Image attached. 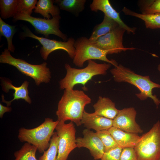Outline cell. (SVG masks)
<instances>
[{
    "mask_svg": "<svg viewBox=\"0 0 160 160\" xmlns=\"http://www.w3.org/2000/svg\"><path fill=\"white\" fill-rule=\"evenodd\" d=\"M91 101L90 98L82 90H65L56 112L57 120L61 122L70 120L77 126L81 125L85 107Z\"/></svg>",
    "mask_w": 160,
    "mask_h": 160,
    "instance_id": "cell-1",
    "label": "cell"
},
{
    "mask_svg": "<svg viewBox=\"0 0 160 160\" xmlns=\"http://www.w3.org/2000/svg\"><path fill=\"white\" fill-rule=\"evenodd\" d=\"M37 2L36 0H18L17 13H23L31 15Z\"/></svg>",
    "mask_w": 160,
    "mask_h": 160,
    "instance_id": "cell-29",
    "label": "cell"
},
{
    "mask_svg": "<svg viewBox=\"0 0 160 160\" xmlns=\"http://www.w3.org/2000/svg\"><path fill=\"white\" fill-rule=\"evenodd\" d=\"M60 15L52 17L51 19L36 17L23 13H18L13 17L14 21L21 20L27 21L32 25L38 33L44 35L46 38L49 35L53 34L66 41L68 40L67 35L60 30Z\"/></svg>",
    "mask_w": 160,
    "mask_h": 160,
    "instance_id": "cell-8",
    "label": "cell"
},
{
    "mask_svg": "<svg viewBox=\"0 0 160 160\" xmlns=\"http://www.w3.org/2000/svg\"><path fill=\"white\" fill-rule=\"evenodd\" d=\"M15 26L9 25L2 20L0 17V36L5 37L7 41V49L10 52H14L15 50L12 43V39L16 32Z\"/></svg>",
    "mask_w": 160,
    "mask_h": 160,
    "instance_id": "cell-25",
    "label": "cell"
},
{
    "mask_svg": "<svg viewBox=\"0 0 160 160\" xmlns=\"http://www.w3.org/2000/svg\"><path fill=\"white\" fill-rule=\"evenodd\" d=\"M74 47L76 50L73 63L76 66L81 67L84 63L89 60H98L114 65H118L114 60H110L107 57L109 51L100 49L85 37H81L75 40Z\"/></svg>",
    "mask_w": 160,
    "mask_h": 160,
    "instance_id": "cell-7",
    "label": "cell"
},
{
    "mask_svg": "<svg viewBox=\"0 0 160 160\" xmlns=\"http://www.w3.org/2000/svg\"><path fill=\"white\" fill-rule=\"evenodd\" d=\"M95 114L113 120L119 111L115 103L108 97H99L97 102L93 105Z\"/></svg>",
    "mask_w": 160,
    "mask_h": 160,
    "instance_id": "cell-18",
    "label": "cell"
},
{
    "mask_svg": "<svg viewBox=\"0 0 160 160\" xmlns=\"http://www.w3.org/2000/svg\"><path fill=\"white\" fill-rule=\"evenodd\" d=\"M59 121H53L51 118L45 119L44 121L37 127L31 129L20 128L18 138L22 142L28 143L34 146L41 153L49 148L50 140Z\"/></svg>",
    "mask_w": 160,
    "mask_h": 160,
    "instance_id": "cell-4",
    "label": "cell"
},
{
    "mask_svg": "<svg viewBox=\"0 0 160 160\" xmlns=\"http://www.w3.org/2000/svg\"><path fill=\"white\" fill-rule=\"evenodd\" d=\"M126 30L119 26L107 34L92 42L100 49L108 51L109 54H118L127 50H132L133 47L126 48L123 44V37Z\"/></svg>",
    "mask_w": 160,
    "mask_h": 160,
    "instance_id": "cell-11",
    "label": "cell"
},
{
    "mask_svg": "<svg viewBox=\"0 0 160 160\" xmlns=\"http://www.w3.org/2000/svg\"><path fill=\"white\" fill-rule=\"evenodd\" d=\"M86 0H56L60 9L70 12L78 16L85 8Z\"/></svg>",
    "mask_w": 160,
    "mask_h": 160,
    "instance_id": "cell-22",
    "label": "cell"
},
{
    "mask_svg": "<svg viewBox=\"0 0 160 160\" xmlns=\"http://www.w3.org/2000/svg\"><path fill=\"white\" fill-rule=\"evenodd\" d=\"M54 0H39L37 1L34 12L39 13L47 19H50V14L52 17L60 15V8L54 4Z\"/></svg>",
    "mask_w": 160,
    "mask_h": 160,
    "instance_id": "cell-21",
    "label": "cell"
},
{
    "mask_svg": "<svg viewBox=\"0 0 160 160\" xmlns=\"http://www.w3.org/2000/svg\"><path fill=\"white\" fill-rule=\"evenodd\" d=\"M58 142V137L56 132H54L50 140L49 148L43 152L39 160H57Z\"/></svg>",
    "mask_w": 160,
    "mask_h": 160,
    "instance_id": "cell-27",
    "label": "cell"
},
{
    "mask_svg": "<svg viewBox=\"0 0 160 160\" xmlns=\"http://www.w3.org/2000/svg\"><path fill=\"white\" fill-rule=\"evenodd\" d=\"M37 150L35 146L25 143L20 149L14 153V160H37L36 157Z\"/></svg>",
    "mask_w": 160,
    "mask_h": 160,
    "instance_id": "cell-24",
    "label": "cell"
},
{
    "mask_svg": "<svg viewBox=\"0 0 160 160\" xmlns=\"http://www.w3.org/2000/svg\"><path fill=\"white\" fill-rule=\"evenodd\" d=\"M12 108L9 106H5L0 104V117L2 118L4 114L6 112L11 111Z\"/></svg>",
    "mask_w": 160,
    "mask_h": 160,
    "instance_id": "cell-32",
    "label": "cell"
},
{
    "mask_svg": "<svg viewBox=\"0 0 160 160\" xmlns=\"http://www.w3.org/2000/svg\"><path fill=\"white\" fill-rule=\"evenodd\" d=\"M86 67L82 69H77L72 67L69 64L66 63L65 68L66 74L65 77L59 82L61 89H73L74 87L77 84L83 85L84 88L88 81L94 76L105 75L111 64L104 63L99 64L89 60Z\"/></svg>",
    "mask_w": 160,
    "mask_h": 160,
    "instance_id": "cell-3",
    "label": "cell"
},
{
    "mask_svg": "<svg viewBox=\"0 0 160 160\" xmlns=\"http://www.w3.org/2000/svg\"><path fill=\"white\" fill-rule=\"evenodd\" d=\"M122 11L126 15L134 16L143 20L147 28H160V14L144 15L135 12L126 7L123 8Z\"/></svg>",
    "mask_w": 160,
    "mask_h": 160,
    "instance_id": "cell-20",
    "label": "cell"
},
{
    "mask_svg": "<svg viewBox=\"0 0 160 160\" xmlns=\"http://www.w3.org/2000/svg\"><path fill=\"white\" fill-rule=\"evenodd\" d=\"M122 149L118 146L108 151L105 152L100 160H120Z\"/></svg>",
    "mask_w": 160,
    "mask_h": 160,
    "instance_id": "cell-30",
    "label": "cell"
},
{
    "mask_svg": "<svg viewBox=\"0 0 160 160\" xmlns=\"http://www.w3.org/2000/svg\"><path fill=\"white\" fill-rule=\"evenodd\" d=\"M18 0H0L1 18L6 19L14 17L17 14Z\"/></svg>",
    "mask_w": 160,
    "mask_h": 160,
    "instance_id": "cell-23",
    "label": "cell"
},
{
    "mask_svg": "<svg viewBox=\"0 0 160 160\" xmlns=\"http://www.w3.org/2000/svg\"><path fill=\"white\" fill-rule=\"evenodd\" d=\"M158 160H160V158H159V159H158Z\"/></svg>",
    "mask_w": 160,
    "mask_h": 160,
    "instance_id": "cell-34",
    "label": "cell"
},
{
    "mask_svg": "<svg viewBox=\"0 0 160 160\" xmlns=\"http://www.w3.org/2000/svg\"><path fill=\"white\" fill-rule=\"evenodd\" d=\"M55 129L59 137L57 160H67L70 153L77 147L74 124L71 121L67 124L59 121Z\"/></svg>",
    "mask_w": 160,
    "mask_h": 160,
    "instance_id": "cell-10",
    "label": "cell"
},
{
    "mask_svg": "<svg viewBox=\"0 0 160 160\" xmlns=\"http://www.w3.org/2000/svg\"><path fill=\"white\" fill-rule=\"evenodd\" d=\"M96 132L103 144L105 152L119 146L108 130L97 131Z\"/></svg>",
    "mask_w": 160,
    "mask_h": 160,
    "instance_id": "cell-28",
    "label": "cell"
},
{
    "mask_svg": "<svg viewBox=\"0 0 160 160\" xmlns=\"http://www.w3.org/2000/svg\"><path fill=\"white\" fill-rule=\"evenodd\" d=\"M0 62L15 67L23 74L33 78L37 86L41 83H49L50 80L51 72L46 63L40 65L30 64L13 57L7 49H5L0 55Z\"/></svg>",
    "mask_w": 160,
    "mask_h": 160,
    "instance_id": "cell-5",
    "label": "cell"
},
{
    "mask_svg": "<svg viewBox=\"0 0 160 160\" xmlns=\"http://www.w3.org/2000/svg\"><path fill=\"white\" fill-rule=\"evenodd\" d=\"M136 111L133 107L119 110L113 120V126L128 132L142 133L143 130L136 121Z\"/></svg>",
    "mask_w": 160,
    "mask_h": 160,
    "instance_id": "cell-12",
    "label": "cell"
},
{
    "mask_svg": "<svg viewBox=\"0 0 160 160\" xmlns=\"http://www.w3.org/2000/svg\"><path fill=\"white\" fill-rule=\"evenodd\" d=\"M119 26L116 22L104 15L102 22L95 26L89 40L93 42Z\"/></svg>",
    "mask_w": 160,
    "mask_h": 160,
    "instance_id": "cell-19",
    "label": "cell"
},
{
    "mask_svg": "<svg viewBox=\"0 0 160 160\" xmlns=\"http://www.w3.org/2000/svg\"><path fill=\"white\" fill-rule=\"evenodd\" d=\"M138 160H158L160 157V121L143 134L134 148Z\"/></svg>",
    "mask_w": 160,
    "mask_h": 160,
    "instance_id": "cell-6",
    "label": "cell"
},
{
    "mask_svg": "<svg viewBox=\"0 0 160 160\" xmlns=\"http://www.w3.org/2000/svg\"><path fill=\"white\" fill-rule=\"evenodd\" d=\"M91 11L97 12L100 10L104 15L116 22L119 26L124 29L128 33H135L136 28L128 26L121 19L119 14L112 7L108 0H93L90 5Z\"/></svg>",
    "mask_w": 160,
    "mask_h": 160,
    "instance_id": "cell-14",
    "label": "cell"
},
{
    "mask_svg": "<svg viewBox=\"0 0 160 160\" xmlns=\"http://www.w3.org/2000/svg\"><path fill=\"white\" fill-rule=\"evenodd\" d=\"M29 82L25 81L19 87H16L13 85L11 81L9 80L2 79L1 86L2 90L5 92H7L10 89H13L14 92L13 94L14 98L10 101H7L4 99L3 95L1 96L2 102L5 103L7 106L11 105L12 102L15 100L22 99L24 100L26 102L30 104L31 103V100L28 95V87Z\"/></svg>",
    "mask_w": 160,
    "mask_h": 160,
    "instance_id": "cell-16",
    "label": "cell"
},
{
    "mask_svg": "<svg viewBox=\"0 0 160 160\" xmlns=\"http://www.w3.org/2000/svg\"><path fill=\"white\" fill-rule=\"evenodd\" d=\"M81 124L86 129H93L96 132L108 130L113 126V120L84 111L81 121Z\"/></svg>",
    "mask_w": 160,
    "mask_h": 160,
    "instance_id": "cell-15",
    "label": "cell"
},
{
    "mask_svg": "<svg viewBox=\"0 0 160 160\" xmlns=\"http://www.w3.org/2000/svg\"><path fill=\"white\" fill-rule=\"evenodd\" d=\"M83 137L76 138L77 147L88 149L95 160L100 159L105 152L104 146L96 132L87 129L82 132Z\"/></svg>",
    "mask_w": 160,
    "mask_h": 160,
    "instance_id": "cell-13",
    "label": "cell"
},
{
    "mask_svg": "<svg viewBox=\"0 0 160 160\" xmlns=\"http://www.w3.org/2000/svg\"><path fill=\"white\" fill-rule=\"evenodd\" d=\"M110 72L114 80L118 83L127 82L136 87L140 92L136 94L140 100H144L151 98L158 108L160 104V100L156 95H153V89L160 88V84L153 82L148 76H143L136 73L130 69L119 64L111 69Z\"/></svg>",
    "mask_w": 160,
    "mask_h": 160,
    "instance_id": "cell-2",
    "label": "cell"
},
{
    "mask_svg": "<svg viewBox=\"0 0 160 160\" xmlns=\"http://www.w3.org/2000/svg\"><path fill=\"white\" fill-rule=\"evenodd\" d=\"M108 130L118 146L122 149L134 148L140 138L137 134L127 132L113 126Z\"/></svg>",
    "mask_w": 160,
    "mask_h": 160,
    "instance_id": "cell-17",
    "label": "cell"
},
{
    "mask_svg": "<svg viewBox=\"0 0 160 160\" xmlns=\"http://www.w3.org/2000/svg\"><path fill=\"white\" fill-rule=\"evenodd\" d=\"M142 14H160V0H142L138 2Z\"/></svg>",
    "mask_w": 160,
    "mask_h": 160,
    "instance_id": "cell-26",
    "label": "cell"
},
{
    "mask_svg": "<svg viewBox=\"0 0 160 160\" xmlns=\"http://www.w3.org/2000/svg\"><path fill=\"white\" fill-rule=\"evenodd\" d=\"M120 160H138L134 148L122 149Z\"/></svg>",
    "mask_w": 160,
    "mask_h": 160,
    "instance_id": "cell-31",
    "label": "cell"
},
{
    "mask_svg": "<svg viewBox=\"0 0 160 160\" xmlns=\"http://www.w3.org/2000/svg\"><path fill=\"white\" fill-rule=\"evenodd\" d=\"M158 70L160 72V64H159L157 67Z\"/></svg>",
    "mask_w": 160,
    "mask_h": 160,
    "instance_id": "cell-33",
    "label": "cell"
},
{
    "mask_svg": "<svg viewBox=\"0 0 160 160\" xmlns=\"http://www.w3.org/2000/svg\"><path fill=\"white\" fill-rule=\"evenodd\" d=\"M24 31L23 37H29L37 40L42 45L40 52L43 59L46 60L49 55L52 52L58 49H62L66 51L71 59L74 57L76 50L74 47L75 40L70 37L67 41H58L50 39L43 37L38 36L34 34L27 27L23 28Z\"/></svg>",
    "mask_w": 160,
    "mask_h": 160,
    "instance_id": "cell-9",
    "label": "cell"
}]
</instances>
